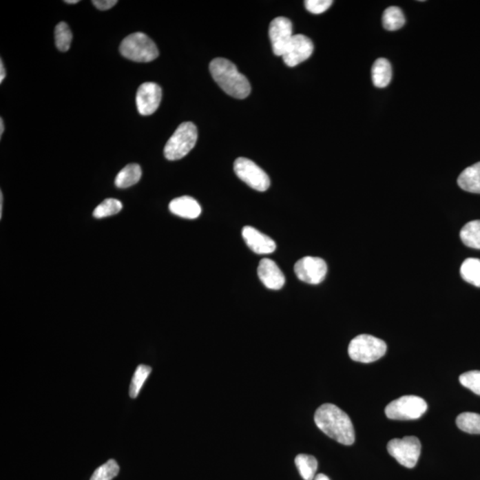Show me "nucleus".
Listing matches in <instances>:
<instances>
[{"mask_svg": "<svg viewBox=\"0 0 480 480\" xmlns=\"http://www.w3.org/2000/svg\"><path fill=\"white\" fill-rule=\"evenodd\" d=\"M315 424L320 430L335 441L345 446L355 442V430L346 413L334 404H324L317 409Z\"/></svg>", "mask_w": 480, "mask_h": 480, "instance_id": "f257e3e1", "label": "nucleus"}, {"mask_svg": "<svg viewBox=\"0 0 480 480\" xmlns=\"http://www.w3.org/2000/svg\"><path fill=\"white\" fill-rule=\"evenodd\" d=\"M211 75L226 94L238 99L249 96L251 85L247 79L238 72L236 65L225 58H216L210 63Z\"/></svg>", "mask_w": 480, "mask_h": 480, "instance_id": "f03ea898", "label": "nucleus"}, {"mask_svg": "<svg viewBox=\"0 0 480 480\" xmlns=\"http://www.w3.org/2000/svg\"><path fill=\"white\" fill-rule=\"evenodd\" d=\"M122 56L136 63H149L158 58L160 52L154 41L143 32L133 33L121 42Z\"/></svg>", "mask_w": 480, "mask_h": 480, "instance_id": "7ed1b4c3", "label": "nucleus"}, {"mask_svg": "<svg viewBox=\"0 0 480 480\" xmlns=\"http://www.w3.org/2000/svg\"><path fill=\"white\" fill-rule=\"evenodd\" d=\"M198 140L197 127L191 122H185L179 125L164 149L167 160L174 161L185 158L194 148Z\"/></svg>", "mask_w": 480, "mask_h": 480, "instance_id": "20e7f679", "label": "nucleus"}, {"mask_svg": "<svg viewBox=\"0 0 480 480\" xmlns=\"http://www.w3.org/2000/svg\"><path fill=\"white\" fill-rule=\"evenodd\" d=\"M387 345L381 339L369 335H360L348 345V356L354 362L372 363L380 359L386 353Z\"/></svg>", "mask_w": 480, "mask_h": 480, "instance_id": "39448f33", "label": "nucleus"}, {"mask_svg": "<svg viewBox=\"0 0 480 480\" xmlns=\"http://www.w3.org/2000/svg\"><path fill=\"white\" fill-rule=\"evenodd\" d=\"M428 405L417 396H403L390 402L385 408L386 417L391 420H417L426 413Z\"/></svg>", "mask_w": 480, "mask_h": 480, "instance_id": "423d86ee", "label": "nucleus"}, {"mask_svg": "<svg viewBox=\"0 0 480 480\" xmlns=\"http://www.w3.org/2000/svg\"><path fill=\"white\" fill-rule=\"evenodd\" d=\"M421 442L417 437L393 439L388 443L387 449L391 457L401 466L413 469L417 464L421 455Z\"/></svg>", "mask_w": 480, "mask_h": 480, "instance_id": "0eeeda50", "label": "nucleus"}, {"mask_svg": "<svg viewBox=\"0 0 480 480\" xmlns=\"http://www.w3.org/2000/svg\"><path fill=\"white\" fill-rule=\"evenodd\" d=\"M234 172L238 178L255 191H265L270 188L268 174L249 158H237L234 162Z\"/></svg>", "mask_w": 480, "mask_h": 480, "instance_id": "6e6552de", "label": "nucleus"}, {"mask_svg": "<svg viewBox=\"0 0 480 480\" xmlns=\"http://www.w3.org/2000/svg\"><path fill=\"white\" fill-rule=\"evenodd\" d=\"M295 273L302 282L317 285L325 280L327 265L323 259L306 256L296 262Z\"/></svg>", "mask_w": 480, "mask_h": 480, "instance_id": "1a4fd4ad", "label": "nucleus"}, {"mask_svg": "<svg viewBox=\"0 0 480 480\" xmlns=\"http://www.w3.org/2000/svg\"><path fill=\"white\" fill-rule=\"evenodd\" d=\"M272 49L278 56H283L293 39L291 21L286 17H277L271 21L269 29Z\"/></svg>", "mask_w": 480, "mask_h": 480, "instance_id": "9d476101", "label": "nucleus"}, {"mask_svg": "<svg viewBox=\"0 0 480 480\" xmlns=\"http://www.w3.org/2000/svg\"><path fill=\"white\" fill-rule=\"evenodd\" d=\"M162 90L154 82H146L140 85L136 94V105L140 115L154 114L160 105Z\"/></svg>", "mask_w": 480, "mask_h": 480, "instance_id": "9b49d317", "label": "nucleus"}, {"mask_svg": "<svg viewBox=\"0 0 480 480\" xmlns=\"http://www.w3.org/2000/svg\"><path fill=\"white\" fill-rule=\"evenodd\" d=\"M313 49V43L308 36L302 34L293 35L285 54H283L284 63L289 67L298 65L311 56Z\"/></svg>", "mask_w": 480, "mask_h": 480, "instance_id": "f8f14e48", "label": "nucleus"}, {"mask_svg": "<svg viewBox=\"0 0 480 480\" xmlns=\"http://www.w3.org/2000/svg\"><path fill=\"white\" fill-rule=\"evenodd\" d=\"M242 237L247 247L258 255H268L276 250V243L272 238L251 226L243 228Z\"/></svg>", "mask_w": 480, "mask_h": 480, "instance_id": "ddd939ff", "label": "nucleus"}, {"mask_svg": "<svg viewBox=\"0 0 480 480\" xmlns=\"http://www.w3.org/2000/svg\"><path fill=\"white\" fill-rule=\"evenodd\" d=\"M258 272L260 280L269 289L280 290L285 285L286 279L283 272L271 259L261 260Z\"/></svg>", "mask_w": 480, "mask_h": 480, "instance_id": "4468645a", "label": "nucleus"}, {"mask_svg": "<svg viewBox=\"0 0 480 480\" xmlns=\"http://www.w3.org/2000/svg\"><path fill=\"white\" fill-rule=\"evenodd\" d=\"M170 212L185 219H196L201 215V207L189 196L174 198L169 204Z\"/></svg>", "mask_w": 480, "mask_h": 480, "instance_id": "2eb2a0df", "label": "nucleus"}, {"mask_svg": "<svg viewBox=\"0 0 480 480\" xmlns=\"http://www.w3.org/2000/svg\"><path fill=\"white\" fill-rule=\"evenodd\" d=\"M457 182L463 191L480 194V162L463 170L458 177Z\"/></svg>", "mask_w": 480, "mask_h": 480, "instance_id": "dca6fc26", "label": "nucleus"}, {"mask_svg": "<svg viewBox=\"0 0 480 480\" xmlns=\"http://www.w3.org/2000/svg\"><path fill=\"white\" fill-rule=\"evenodd\" d=\"M393 78V70L389 61L380 58L372 67L373 83L378 88L386 87Z\"/></svg>", "mask_w": 480, "mask_h": 480, "instance_id": "f3484780", "label": "nucleus"}, {"mask_svg": "<svg viewBox=\"0 0 480 480\" xmlns=\"http://www.w3.org/2000/svg\"><path fill=\"white\" fill-rule=\"evenodd\" d=\"M140 177H142V169L139 165H127L116 176L115 185L121 189L129 188L136 185L140 181Z\"/></svg>", "mask_w": 480, "mask_h": 480, "instance_id": "a211bd4d", "label": "nucleus"}, {"mask_svg": "<svg viewBox=\"0 0 480 480\" xmlns=\"http://www.w3.org/2000/svg\"><path fill=\"white\" fill-rule=\"evenodd\" d=\"M295 466L298 467L300 475L304 480H313L317 472L319 463L313 455L301 454L295 457Z\"/></svg>", "mask_w": 480, "mask_h": 480, "instance_id": "6ab92c4d", "label": "nucleus"}, {"mask_svg": "<svg viewBox=\"0 0 480 480\" xmlns=\"http://www.w3.org/2000/svg\"><path fill=\"white\" fill-rule=\"evenodd\" d=\"M460 237L466 246L480 249V220L466 223L461 230Z\"/></svg>", "mask_w": 480, "mask_h": 480, "instance_id": "aec40b11", "label": "nucleus"}, {"mask_svg": "<svg viewBox=\"0 0 480 480\" xmlns=\"http://www.w3.org/2000/svg\"><path fill=\"white\" fill-rule=\"evenodd\" d=\"M461 276L466 282L480 287V260L468 258L463 262L460 269Z\"/></svg>", "mask_w": 480, "mask_h": 480, "instance_id": "412c9836", "label": "nucleus"}, {"mask_svg": "<svg viewBox=\"0 0 480 480\" xmlns=\"http://www.w3.org/2000/svg\"><path fill=\"white\" fill-rule=\"evenodd\" d=\"M406 23L405 15L401 9L397 7H390L384 11L383 15V24L385 29L394 32V30L402 28Z\"/></svg>", "mask_w": 480, "mask_h": 480, "instance_id": "4be33fe9", "label": "nucleus"}, {"mask_svg": "<svg viewBox=\"0 0 480 480\" xmlns=\"http://www.w3.org/2000/svg\"><path fill=\"white\" fill-rule=\"evenodd\" d=\"M457 424L460 430L470 434H480V415L466 412L458 415Z\"/></svg>", "mask_w": 480, "mask_h": 480, "instance_id": "5701e85b", "label": "nucleus"}, {"mask_svg": "<svg viewBox=\"0 0 480 480\" xmlns=\"http://www.w3.org/2000/svg\"><path fill=\"white\" fill-rule=\"evenodd\" d=\"M152 373L151 366L146 365H140L137 366L136 372H134L132 381H131L129 388V395L132 399H136L139 395L140 390L145 384V381L148 379L149 374Z\"/></svg>", "mask_w": 480, "mask_h": 480, "instance_id": "b1692460", "label": "nucleus"}, {"mask_svg": "<svg viewBox=\"0 0 480 480\" xmlns=\"http://www.w3.org/2000/svg\"><path fill=\"white\" fill-rule=\"evenodd\" d=\"M54 36H56V45L58 50L61 52L68 51L72 41V33L68 24L64 21L58 23L56 30H54Z\"/></svg>", "mask_w": 480, "mask_h": 480, "instance_id": "393cba45", "label": "nucleus"}, {"mask_svg": "<svg viewBox=\"0 0 480 480\" xmlns=\"http://www.w3.org/2000/svg\"><path fill=\"white\" fill-rule=\"evenodd\" d=\"M122 207L123 206L121 201L115 198H107L94 209L93 216L98 219L105 218V217L117 215L121 212Z\"/></svg>", "mask_w": 480, "mask_h": 480, "instance_id": "a878e982", "label": "nucleus"}, {"mask_svg": "<svg viewBox=\"0 0 480 480\" xmlns=\"http://www.w3.org/2000/svg\"><path fill=\"white\" fill-rule=\"evenodd\" d=\"M119 466L115 460H109L102 466L97 468L90 480H112L118 476Z\"/></svg>", "mask_w": 480, "mask_h": 480, "instance_id": "bb28decb", "label": "nucleus"}, {"mask_svg": "<svg viewBox=\"0 0 480 480\" xmlns=\"http://www.w3.org/2000/svg\"><path fill=\"white\" fill-rule=\"evenodd\" d=\"M460 383L472 393L480 396V371H470L461 375Z\"/></svg>", "mask_w": 480, "mask_h": 480, "instance_id": "cd10ccee", "label": "nucleus"}, {"mask_svg": "<svg viewBox=\"0 0 480 480\" xmlns=\"http://www.w3.org/2000/svg\"><path fill=\"white\" fill-rule=\"evenodd\" d=\"M331 0H306L304 2L305 8L309 12L314 14H320L326 12L331 7Z\"/></svg>", "mask_w": 480, "mask_h": 480, "instance_id": "c85d7f7f", "label": "nucleus"}, {"mask_svg": "<svg viewBox=\"0 0 480 480\" xmlns=\"http://www.w3.org/2000/svg\"><path fill=\"white\" fill-rule=\"evenodd\" d=\"M92 3H93L94 7L99 9V10L106 11L114 7L118 1L117 0H94Z\"/></svg>", "mask_w": 480, "mask_h": 480, "instance_id": "c756f323", "label": "nucleus"}, {"mask_svg": "<svg viewBox=\"0 0 480 480\" xmlns=\"http://www.w3.org/2000/svg\"><path fill=\"white\" fill-rule=\"evenodd\" d=\"M6 75H7V73H6L5 66L1 60V62H0V83H2V81H4Z\"/></svg>", "mask_w": 480, "mask_h": 480, "instance_id": "7c9ffc66", "label": "nucleus"}, {"mask_svg": "<svg viewBox=\"0 0 480 480\" xmlns=\"http://www.w3.org/2000/svg\"><path fill=\"white\" fill-rule=\"evenodd\" d=\"M313 480H330L328 477L325 475V474H319V475H317L315 477V479Z\"/></svg>", "mask_w": 480, "mask_h": 480, "instance_id": "2f4dec72", "label": "nucleus"}, {"mask_svg": "<svg viewBox=\"0 0 480 480\" xmlns=\"http://www.w3.org/2000/svg\"><path fill=\"white\" fill-rule=\"evenodd\" d=\"M3 213V194L0 192V219L2 218Z\"/></svg>", "mask_w": 480, "mask_h": 480, "instance_id": "473e14b6", "label": "nucleus"}, {"mask_svg": "<svg viewBox=\"0 0 480 480\" xmlns=\"http://www.w3.org/2000/svg\"><path fill=\"white\" fill-rule=\"evenodd\" d=\"M4 130H5L4 121H3V118H0V136H2L3 133H4Z\"/></svg>", "mask_w": 480, "mask_h": 480, "instance_id": "72a5a7b5", "label": "nucleus"}, {"mask_svg": "<svg viewBox=\"0 0 480 480\" xmlns=\"http://www.w3.org/2000/svg\"><path fill=\"white\" fill-rule=\"evenodd\" d=\"M64 2L67 3V4L73 5V4H78V3L79 1V0H66V1H64Z\"/></svg>", "mask_w": 480, "mask_h": 480, "instance_id": "f704fd0d", "label": "nucleus"}]
</instances>
